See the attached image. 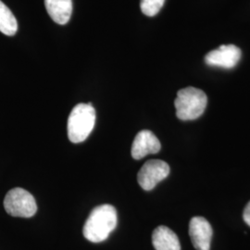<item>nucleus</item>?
Segmentation results:
<instances>
[{
    "label": "nucleus",
    "instance_id": "nucleus-2",
    "mask_svg": "<svg viewBox=\"0 0 250 250\" xmlns=\"http://www.w3.org/2000/svg\"><path fill=\"white\" fill-rule=\"evenodd\" d=\"M96 124V110L91 103H80L72 108L68 119V137L74 144L83 142Z\"/></svg>",
    "mask_w": 250,
    "mask_h": 250
},
{
    "label": "nucleus",
    "instance_id": "nucleus-12",
    "mask_svg": "<svg viewBox=\"0 0 250 250\" xmlns=\"http://www.w3.org/2000/svg\"><path fill=\"white\" fill-rule=\"evenodd\" d=\"M165 0H141L140 8L145 15L153 17L162 9Z\"/></svg>",
    "mask_w": 250,
    "mask_h": 250
},
{
    "label": "nucleus",
    "instance_id": "nucleus-11",
    "mask_svg": "<svg viewBox=\"0 0 250 250\" xmlns=\"http://www.w3.org/2000/svg\"><path fill=\"white\" fill-rule=\"evenodd\" d=\"M18 31V22L10 9L0 1V32L6 36H14Z\"/></svg>",
    "mask_w": 250,
    "mask_h": 250
},
{
    "label": "nucleus",
    "instance_id": "nucleus-4",
    "mask_svg": "<svg viewBox=\"0 0 250 250\" xmlns=\"http://www.w3.org/2000/svg\"><path fill=\"white\" fill-rule=\"evenodd\" d=\"M4 208L8 214L13 217L31 218L37 211L36 199L25 189H11L4 199Z\"/></svg>",
    "mask_w": 250,
    "mask_h": 250
},
{
    "label": "nucleus",
    "instance_id": "nucleus-3",
    "mask_svg": "<svg viewBox=\"0 0 250 250\" xmlns=\"http://www.w3.org/2000/svg\"><path fill=\"white\" fill-rule=\"evenodd\" d=\"M208 103V98L202 90L187 87L177 93L174 101L176 116L182 121H193L201 116Z\"/></svg>",
    "mask_w": 250,
    "mask_h": 250
},
{
    "label": "nucleus",
    "instance_id": "nucleus-1",
    "mask_svg": "<svg viewBox=\"0 0 250 250\" xmlns=\"http://www.w3.org/2000/svg\"><path fill=\"white\" fill-rule=\"evenodd\" d=\"M116 208L113 206L104 204L95 208L87 218L83 233L90 242L100 243L105 241L116 228Z\"/></svg>",
    "mask_w": 250,
    "mask_h": 250
},
{
    "label": "nucleus",
    "instance_id": "nucleus-10",
    "mask_svg": "<svg viewBox=\"0 0 250 250\" xmlns=\"http://www.w3.org/2000/svg\"><path fill=\"white\" fill-rule=\"evenodd\" d=\"M45 6L50 18L58 24L68 23L72 17V0H45Z\"/></svg>",
    "mask_w": 250,
    "mask_h": 250
},
{
    "label": "nucleus",
    "instance_id": "nucleus-8",
    "mask_svg": "<svg viewBox=\"0 0 250 250\" xmlns=\"http://www.w3.org/2000/svg\"><path fill=\"white\" fill-rule=\"evenodd\" d=\"M161 142L158 137L148 130H143L136 134L132 145V157L141 160L146 155L157 154L161 150Z\"/></svg>",
    "mask_w": 250,
    "mask_h": 250
},
{
    "label": "nucleus",
    "instance_id": "nucleus-9",
    "mask_svg": "<svg viewBox=\"0 0 250 250\" xmlns=\"http://www.w3.org/2000/svg\"><path fill=\"white\" fill-rule=\"evenodd\" d=\"M152 244L156 250H181V244L176 233L163 225L154 230Z\"/></svg>",
    "mask_w": 250,
    "mask_h": 250
},
{
    "label": "nucleus",
    "instance_id": "nucleus-5",
    "mask_svg": "<svg viewBox=\"0 0 250 250\" xmlns=\"http://www.w3.org/2000/svg\"><path fill=\"white\" fill-rule=\"evenodd\" d=\"M170 174V166L161 160L146 161L137 174V181L140 187L146 191L153 188Z\"/></svg>",
    "mask_w": 250,
    "mask_h": 250
},
{
    "label": "nucleus",
    "instance_id": "nucleus-6",
    "mask_svg": "<svg viewBox=\"0 0 250 250\" xmlns=\"http://www.w3.org/2000/svg\"><path fill=\"white\" fill-rule=\"evenodd\" d=\"M241 56V49L236 45H221L206 55L205 62L212 67L232 69L240 61Z\"/></svg>",
    "mask_w": 250,
    "mask_h": 250
},
{
    "label": "nucleus",
    "instance_id": "nucleus-13",
    "mask_svg": "<svg viewBox=\"0 0 250 250\" xmlns=\"http://www.w3.org/2000/svg\"><path fill=\"white\" fill-rule=\"evenodd\" d=\"M243 218H244V221L246 222V224L250 226V201L245 208V210H244V213H243Z\"/></svg>",
    "mask_w": 250,
    "mask_h": 250
},
{
    "label": "nucleus",
    "instance_id": "nucleus-7",
    "mask_svg": "<svg viewBox=\"0 0 250 250\" xmlns=\"http://www.w3.org/2000/svg\"><path fill=\"white\" fill-rule=\"evenodd\" d=\"M212 227L203 217H194L189 224V235L197 250H210Z\"/></svg>",
    "mask_w": 250,
    "mask_h": 250
}]
</instances>
